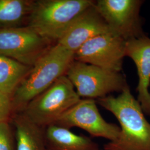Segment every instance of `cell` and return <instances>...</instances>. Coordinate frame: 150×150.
Returning <instances> with one entry per match:
<instances>
[{
	"mask_svg": "<svg viewBox=\"0 0 150 150\" xmlns=\"http://www.w3.org/2000/svg\"><path fill=\"white\" fill-rule=\"evenodd\" d=\"M30 69V66L0 54V91L12 96Z\"/></svg>",
	"mask_w": 150,
	"mask_h": 150,
	"instance_id": "14",
	"label": "cell"
},
{
	"mask_svg": "<svg viewBox=\"0 0 150 150\" xmlns=\"http://www.w3.org/2000/svg\"><path fill=\"white\" fill-rule=\"evenodd\" d=\"M66 76L81 98H101L114 92H121L128 86L121 72L74 60Z\"/></svg>",
	"mask_w": 150,
	"mask_h": 150,
	"instance_id": "5",
	"label": "cell"
},
{
	"mask_svg": "<svg viewBox=\"0 0 150 150\" xmlns=\"http://www.w3.org/2000/svg\"><path fill=\"white\" fill-rule=\"evenodd\" d=\"M13 110L12 96L0 91V123L8 122Z\"/></svg>",
	"mask_w": 150,
	"mask_h": 150,
	"instance_id": "17",
	"label": "cell"
},
{
	"mask_svg": "<svg viewBox=\"0 0 150 150\" xmlns=\"http://www.w3.org/2000/svg\"><path fill=\"white\" fill-rule=\"evenodd\" d=\"M92 0L33 1L28 26L50 42L59 41L77 17L93 5Z\"/></svg>",
	"mask_w": 150,
	"mask_h": 150,
	"instance_id": "3",
	"label": "cell"
},
{
	"mask_svg": "<svg viewBox=\"0 0 150 150\" xmlns=\"http://www.w3.org/2000/svg\"><path fill=\"white\" fill-rule=\"evenodd\" d=\"M33 1L0 0V29L19 27L29 15Z\"/></svg>",
	"mask_w": 150,
	"mask_h": 150,
	"instance_id": "15",
	"label": "cell"
},
{
	"mask_svg": "<svg viewBox=\"0 0 150 150\" xmlns=\"http://www.w3.org/2000/svg\"><path fill=\"white\" fill-rule=\"evenodd\" d=\"M15 129L16 150H47L45 140V128L41 127L23 113L12 118Z\"/></svg>",
	"mask_w": 150,
	"mask_h": 150,
	"instance_id": "13",
	"label": "cell"
},
{
	"mask_svg": "<svg viewBox=\"0 0 150 150\" xmlns=\"http://www.w3.org/2000/svg\"><path fill=\"white\" fill-rule=\"evenodd\" d=\"M94 99L84 98L60 117L54 125L70 129L78 127L93 137L114 141L118 138L120 126L107 122L101 115Z\"/></svg>",
	"mask_w": 150,
	"mask_h": 150,
	"instance_id": "8",
	"label": "cell"
},
{
	"mask_svg": "<svg viewBox=\"0 0 150 150\" xmlns=\"http://www.w3.org/2000/svg\"><path fill=\"white\" fill-rule=\"evenodd\" d=\"M81 99L71 81L64 75L29 102L23 113L38 126L46 128L56 123Z\"/></svg>",
	"mask_w": 150,
	"mask_h": 150,
	"instance_id": "4",
	"label": "cell"
},
{
	"mask_svg": "<svg viewBox=\"0 0 150 150\" xmlns=\"http://www.w3.org/2000/svg\"><path fill=\"white\" fill-rule=\"evenodd\" d=\"M45 134L47 150H101L91 138L54 124L46 127Z\"/></svg>",
	"mask_w": 150,
	"mask_h": 150,
	"instance_id": "12",
	"label": "cell"
},
{
	"mask_svg": "<svg viewBox=\"0 0 150 150\" xmlns=\"http://www.w3.org/2000/svg\"><path fill=\"white\" fill-rule=\"evenodd\" d=\"M144 2L141 0H98L95 7L110 31L126 41L146 35L139 16Z\"/></svg>",
	"mask_w": 150,
	"mask_h": 150,
	"instance_id": "6",
	"label": "cell"
},
{
	"mask_svg": "<svg viewBox=\"0 0 150 150\" xmlns=\"http://www.w3.org/2000/svg\"><path fill=\"white\" fill-rule=\"evenodd\" d=\"M125 56L133 60L139 77L137 101L144 112L150 116V38L146 35L126 41Z\"/></svg>",
	"mask_w": 150,
	"mask_h": 150,
	"instance_id": "11",
	"label": "cell"
},
{
	"mask_svg": "<svg viewBox=\"0 0 150 150\" xmlns=\"http://www.w3.org/2000/svg\"><path fill=\"white\" fill-rule=\"evenodd\" d=\"M96 102L112 113L120 125L118 138L104 145L103 150H150V123L129 86L118 96L108 95Z\"/></svg>",
	"mask_w": 150,
	"mask_h": 150,
	"instance_id": "1",
	"label": "cell"
},
{
	"mask_svg": "<svg viewBox=\"0 0 150 150\" xmlns=\"http://www.w3.org/2000/svg\"><path fill=\"white\" fill-rule=\"evenodd\" d=\"M126 41L117 35L107 33L83 44L75 54V60L121 72L125 56Z\"/></svg>",
	"mask_w": 150,
	"mask_h": 150,
	"instance_id": "9",
	"label": "cell"
},
{
	"mask_svg": "<svg viewBox=\"0 0 150 150\" xmlns=\"http://www.w3.org/2000/svg\"><path fill=\"white\" fill-rule=\"evenodd\" d=\"M111 32L106 22L97 11L95 3L77 17L57 43L75 54L92 38Z\"/></svg>",
	"mask_w": 150,
	"mask_h": 150,
	"instance_id": "10",
	"label": "cell"
},
{
	"mask_svg": "<svg viewBox=\"0 0 150 150\" xmlns=\"http://www.w3.org/2000/svg\"><path fill=\"white\" fill-rule=\"evenodd\" d=\"M75 54L56 43L32 66L12 96L13 110L25 108L33 99L66 75Z\"/></svg>",
	"mask_w": 150,
	"mask_h": 150,
	"instance_id": "2",
	"label": "cell"
},
{
	"mask_svg": "<svg viewBox=\"0 0 150 150\" xmlns=\"http://www.w3.org/2000/svg\"><path fill=\"white\" fill-rule=\"evenodd\" d=\"M30 27L0 29V54L33 66L52 46Z\"/></svg>",
	"mask_w": 150,
	"mask_h": 150,
	"instance_id": "7",
	"label": "cell"
},
{
	"mask_svg": "<svg viewBox=\"0 0 150 150\" xmlns=\"http://www.w3.org/2000/svg\"><path fill=\"white\" fill-rule=\"evenodd\" d=\"M15 141L8 122L0 123V150H16Z\"/></svg>",
	"mask_w": 150,
	"mask_h": 150,
	"instance_id": "16",
	"label": "cell"
}]
</instances>
